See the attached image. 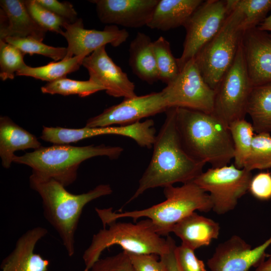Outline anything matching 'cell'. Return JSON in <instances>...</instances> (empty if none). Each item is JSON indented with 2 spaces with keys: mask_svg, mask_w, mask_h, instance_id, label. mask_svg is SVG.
<instances>
[{
  "mask_svg": "<svg viewBox=\"0 0 271 271\" xmlns=\"http://www.w3.org/2000/svg\"><path fill=\"white\" fill-rule=\"evenodd\" d=\"M165 113L166 118L156 136L149 165L137 190L126 204L150 189L192 182L203 172L205 164L192 158L182 144L177 127L176 107L168 108Z\"/></svg>",
  "mask_w": 271,
  "mask_h": 271,
  "instance_id": "1",
  "label": "cell"
},
{
  "mask_svg": "<svg viewBox=\"0 0 271 271\" xmlns=\"http://www.w3.org/2000/svg\"><path fill=\"white\" fill-rule=\"evenodd\" d=\"M176 120L183 147L194 160L215 168L228 165L233 159L228 126L213 113L176 108Z\"/></svg>",
  "mask_w": 271,
  "mask_h": 271,
  "instance_id": "2",
  "label": "cell"
},
{
  "mask_svg": "<svg viewBox=\"0 0 271 271\" xmlns=\"http://www.w3.org/2000/svg\"><path fill=\"white\" fill-rule=\"evenodd\" d=\"M30 187L40 196L45 218L59 234L69 256L75 252V234L84 206L89 202L112 192L109 184H100L80 194L68 192L52 179L32 174Z\"/></svg>",
  "mask_w": 271,
  "mask_h": 271,
  "instance_id": "3",
  "label": "cell"
},
{
  "mask_svg": "<svg viewBox=\"0 0 271 271\" xmlns=\"http://www.w3.org/2000/svg\"><path fill=\"white\" fill-rule=\"evenodd\" d=\"M164 194V201L143 210L117 213L112 211V208L95 209L103 228L120 218H131L136 221L147 217L152 221L158 234L167 236L177 223L196 210L208 212L212 209L209 194L193 181L181 186L165 187Z\"/></svg>",
  "mask_w": 271,
  "mask_h": 271,
  "instance_id": "4",
  "label": "cell"
},
{
  "mask_svg": "<svg viewBox=\"0 0 271 271\" xmlns=\"http://www.w3.org/2000/svg\"><path fill=\"white\" fill-rule=\"evenodd\" d=\"M123 151L121 147L104 144L82 147L54 145L41 147L21 156L15 155L13 162L29 166L32 174L54 179L66 187L76 180L77 170L83 161L97 156L117 159Z\"/></svg>",
  "mask_w": 271,
  "mask_h": 271,
  "instance_id": "5",
  "label": "cell"
},
{
  "mask_svg": "<svg viewBox=\"0 0 271 271\" xmlns=\"http://www.w3.org/2000/svg\"><path fill=\"white\" fill-rule=\"evenodd\" d=\"M108 226V228H103L93 236L90 245L84 251L83 271H90L101 253L113 245H120L128 252L155 254L160 256L169 250L168 236L165 239L158 234L149 219L135 224L114 221Z\"/></svg>",
  "mask_w": 271,
  "mask_h": 271,
  "instance_id": "6",
  "label": "cell"
},
{
  "mask_svg": "<svg viewBox=\"0 0 271 271\" xmlns=\"http://www.w3.org/2000/svg\"><path fill=\"white\" fill-rule=\"evenodd\" d=\"M243 19L233 0V9L221 29L194 58L204 81L214 91L233 63L241 45L244 32Z\"/></svg>",
  "mask_w": 271,
  "mask_h": 271,
  "instance_id": "7",
  "label": "cell"
},
{
  "mask_svg": "<svg viewBox=\"0 0 271 271\" xmlns=\"http://www.w3.org/2000/svg\"><path fill=\"white\" fill-rule=\"evenodd\" d=\"M253 87L241 43L233 63L215 90L212 113L228 126L244 119Z\"/></svg>",
  "mask_w": 271,
  "mask_h": 271,
  "instance_id": "8",
  "label": "cell"
},
{
  "mask_svg": "<svg viewBox=\"0 0 271 271\" xmlns=\"http://www.w3.org/2000/svg\"><path fill=\"white\" fill-rule=\"evenodd\" d=\"M233 9V0L203 1L184 25L186 36L181 56L177 58L180 70L220 31Z\"/></svg>",
  "mask_w": 271,
  "mask_h": 271,
  "instance_id": "9",
  "label": "cell"
},
{
  "mask_svg": "<svg viewBox=\"0 0 271 271\" xmlns=\"http://www.w3.org/2000/svg\"><path fill=\"white\" fill-rule=\"evenodd\" d=\"M252 177L250 171L237 168L232 164L211 167L202 172L193 182L209 193L212 210L223 214L234 209L238 200L248 191Z\"/></svg>",
  "mask_w": 271,
  "mask_h": 271,
  "instance_id": "10",
  "label": "cell"
},
{
  "mask_svg": "<svg viewBox=\"0 0 271 271\" xmlns=\"http://www.w3.org/2000/svg\"><path fill=\"white\" fill-rule=\"evenodd\" d=\"M168 107L184 108L212 113L215 91L203 78L194 58L161 91Z\"/></svg>",
  "mask_w": 271,
  "mask_h": 271,
  "instance_id": "11",
  "label": "cell"
},
{
  "mask_svg": "<svg viewBox=\"0 0 271 271\" xmlns=\"http://www.w3.org/2000/svg\"><path fill=\"white\" fill-rule=\"evenodd\" d=\"M168 109L161 91L125 98L100 114L88 119L85 126L104 127L117 124L128 125L143 118L166 112Z\"/></svg>",
  "mask_w": 271,
  "mask_h": 271,
  "instance_id": "12",
  "label": "cell"
},
{
  "mask_svg": "<svg viewBox=\"0 0 271 271\" xmlns=\"http://www.w3.org/2000/svg\"><path fill=\"white\" fill-rule=\"evenodd\" d=\"M63 28L65 31L61 35L68 43L67 52L64 59L77 56L86 57L108 44L118 47L124 43L129 36L125 29H119L115 25L107 26L103 30L86 29L81 18L73 23H65Z\"/></svg>",
  "mask_w": 271,
  "mask_h": 271,
  "instance_id": "13",
  "label": "cell"
},
{
  "mask_svg": "<svg viewBox=\"0 0 271 271\" xmlns=\"http://www.w3.org/2000/svg\"><path fill=\"white\" fill-rule=\"evenodd\" d=\"M271 237L262 244L251 246L237 235L220 243L207 264L211 271H248L264 259Z\"/></svg>",
  "mask_w": 271,
  "mask_h": 271,
  "instance_id": "14",
  "label": "cell"
},
{
  "mask_svg": "<svg viewBox=\"0 0 271 271\" xmlns=\"http://www.w3.org/2000/svg\"><path fill=\"white\" fill-rule=\"evenodd\" d=\"M82 65L88 72L89 80L103 87L109 95L123 98L137 95L134 83L108 56L105 46L86 57Z\"/></svg>",
  "mask_w": 271,
  "mask_h": 271,
  "instance_id": "15",
  "label": "cell"
},
{
  "mask_svg": "<svg viewBox=\"0 0 271 271\" xmlns=\"http://www.w3.org/2000/svg\"><path fill=\"white\" fill-rule=\"evenodd\" d=\"M97 16L103 24L129 28L147 26L159 0H94Z\"/></svg>",
  "mask_w": 271,
  "mask_h": 271,
  "instance_id": "16",
  "label": "cell"
},
{
  "mask_svg": "<svg viewBox=\"0 0 271 271\" xmlns=\"http://www.w3.org/2000/svg\"><path fill=\"white\" fill-rule=\"evenodd\" d=\"M241 43L253 86L271 82V33L257 27L247 30Z\"/></svg>",
  "mask_w": 271,
  "mask_h": 271,
  "instance_id": "17",
  "label": "cell"
},
{
  "mask_svg": "<svg viewBox=\"0 0 271 271\" xmlns=\"http://www.w3.org/2000/svg\"><path fill=\"white\" fill-rule=\"evenodd\" d=\"M0 6V40L32 38L43 41L47 31L32 18L24 1L1 0Z\"/></svg>",
  "mask_w": 271,
  "mask_h": 271,
  "instance_id": "18",
  "label": "cell"
},
{
  "mask_svg": "<svg viewBox=\"0 0 271 271\" xmlns=\"http://www.w3.org/2000/svg\"><path fill=\"white\" fill-rule=\"evenodd\" d=\"M47 233V229L41 226L25 232L13 250L2 261V271H47L49 261L34 252L37 242Z\"/></svg>",
  "mask_w": 271,
  "mask_h": 271,
  "instance_id": "19",
  "label": "cell"
},
{
  "mask_svg": "<svg viewBox=\"0 0 271 271\" xmlns=\"http://www.w3.org/2000/svg\"><path fill=\"white\" fill-rule=\"evenodd\" d=\"M220 229L218 223L194 212L177 223L172 232L182 240V244L195 250L217 239Z\"/></svg>",
  "mask_w": 271,
  "mask_h": 271,
  "instance_id": "20",
  "label": "cell"
},
{
  "mask_svg": "<svg viewBox=\"0 0 271 271\" xmlns=\"http://www.w3.org/2000/svg\"><path fill=\"white\" fill-rule=\"evenodd\" d=\"M41 144L35 136L14 122L7 116L0 117V157L2 165L9 168L15 153L29 149L37 150Z\"/></svg>",
  "mask_w": 271,
  "mask_h": 271,
  "instance_id": "21",
  "label": "cell"
},
{
  "mask_svg": "<svg viewBox=\"0 0 271 271\" xmlns=\"http://www.w3.org/2000/svg\"><path fill=\"white\" fill-rule=\"evenodd\" d=\"M202 0H159L147 27L167 31L185 23Z\"/></svg>",
  "mask_w": 271,
  "mask_h": 271,
  "instance_id": "22",
  "label": "cell"
},
{
  "mask_svg": "<svg viewBox=\"0 0 271 271\" xmlns=\"http://www.w3.org/2000/svg\"><path fill=\"white\" fill-rule=\"evenodd\" d=\"M153 43L148 35L138 32L129 48V64L132 72L150 84L159 80Z\"/></svg>",
  "mask_w": 271,
  "mask_h": 271,
  "instance_id": "23",
  "label": "cell"
},
{
  "mask_svg": "<svg viewBox=\"0 0 271 271\" xmlns=\"http://www.w3.org/2000/svg\"><path fill=\"white\" fill-rule=\"evenodd\" d=\"M256 133L271 131V82L254 86L247 106Z\"/></svg>",
  "mask_w": 271,
  "mask_h": 271,
  "instance_id": "24",
  "label": "cell"
},
{
  "mask_svg": "<svg viewBox=\"0 0 271 271\" xmlns=\"http://www.w3.org/2000/svg\"><path fill=\"white\" fill-rule=\"evenodd\" d=\"M85 58L83 56H74L36 67L27 65L16 73V76H29L48 82H52L65 78L69 73L78 70Z\"/></svg>",
  "mask_w": 271,
  "mask_h": 271,
  "instance_id": "25",
  "label": "cell"
},
{
  "mask_svg": "<svg viewBox=\"0 0 271 271\" xmlns=\"http://www.w3.org/2000/svg\"><path fill=\"white\" fill-rule=\"evenodd\" d=\"M234 146V165L243 169L250 153L255 134L251 122L244 119L235 120L228 125Z\"/></svg>",
  "mask_w": 271,
  "mask_h": 271,
  "instance_id": "26",
  "label": "cell"
},
{
  "mask_svg": "<svg viewBox=\"0 0 271 271\" xmlns=\"http://www.w3.org/2000/svg\"><path fill=\"white\" fill-rule=\"evenodd\" d=\"M153 46L159 80L168 85L180 72L177 58L173 55L169 42L162 36L153 41Z\"/></svg>",
  "mask_w": 271,
  "mask_h": 271,
  "instance_id": "27",
  "label": "cell"
},
{
  "mask_svg": "<svg viewBox=\"0 0 271 271\" xmlns=\"http://www.w3.org/2000/svg\"><path fill=\"white\" fill-rule=\"evenodd\" d=\"M41 89L43 93L64 96L77 95L81 97L88 96L98 91H105L103 87L89 80L80 81L66 77L47 82Z\"/></svg>",
  "mask_w": 271,
  "mask_h": 271,
  "instance_id": "28",
  "label": "cell"
},
{
  "mask_svg": "<svg viewBox=\"0 0 271 271\" xmlns=\"http://www.w3.org/2000/svg\"><path fill=\"white\" fill-rule=\"evenodd\" d=\"M271 168V136L270 133H255L249 157L244 168L251 172Z\"/></svg>",
  "mask_w": 271,
  "mask_h": 271,
  "instance_id": "29",
  "label": "cell"
},
{
  "mask_svg": "<svg viewBox=\"0 0 271 271\" xmlns=\"http://www.w3.org/2000/svg\"><path fill=\"white\" fill-rule=\"evenodd\" d=\"M4 41L15 46L25 54L41 55L55 61L63 60L67 52V47L49 46L32 38L8 37Z\"/></svg>",
  "mask_w": 271,
  "mask_h": 271,
  "instance_id": "30",
  "label": "cell"
},
{
  "mask_svg": "<svg viewBox=\"0 0 271 271\" xmlns=\"http://www.w3.org/2000/svg\"><path fill=\"white\" fill-rule=\"evenodd\" d=\"M234 4L243 13L244 32L257 27L271 10V0H234Z\"/></svg>",
  "mask_w": 271,
  "mask_h": 271,
  "instance_id": "31",
  "label": "cell"
},
{
  "mask_svg": "<svg viewBox=\"0 0 271 271\" xmlns=\"http://www.w3.org/2000/svg\"><path fill=\"white\" fill-rule=\"evenodd\" d=\"M25 54L15 46L0 40V78L3 81L14 79L16 73L27 65Z\"/></svg>",
  "mask_w": 271,
  "mask_h": 271,
  "instance_id": "32",
  "label": "cell"
},
{
  "mask_svg": "<svg viewBox=\"0 0 271 271\" xmlns=\"http://www.w3.org/2000/svg\"><path fill=\"white\" fill-rule=\"evenodd\" d=\"M24 2L32 18L46 31L61 35L63 31L61 27H63L65 23H69L41 5L36 0H27Z\"/></svg>",
  "mask_w": 271,
  "mask_h": 271,
  "instance_id": "33",
  "label": "cell"
},
{
  "mask_svg": "<svg viewBox=\"0 0 271 271\" xmlns=\"http://www.w3.org/2000/svg\"><path fill=\"white\" fill-rule=\"evenodd\" d=\"M90 271H134L127 252L123 251L112 256L99 258Z\"/></svg>",
  "mask_w": 271,
  "mask_h": 271,
  "instance_id": "34",
  "label": "cell"
},
{
  "mask_svg": "<svg viewBox=\"0 0 271 271\" xmlns=\"http://www.w3.org/2000/svg\"><path fill=\"white\" fill-rule=\"evenodd\" d=\"M194 251L182 243L176 246L174 254L180 271H207L203 261L197 257Z\"/></svg>",
  "mask_w": 271,
  "mask_h": 271,
  "instance_id": "35",
  "label": "cell"
},
{
  "mask_svg": "<svg viewBox=\"0 0 271 271\" xmlns=\"http://www.w3.org/2000/svg\"><path fill=\"white\" fill-rule=\"evenodd\" d=\"M248 191L255 198L261 201L271 199V173L261 172L252 176Z\"/></svg>",
  "mask_w": 271,
  "mask_h": 271,
  "instance_id": "36",
  "label": "cell"
},
{
  "mask_svg": "<svg viewBox=\"0 0 271 271\" xmlns=\"http://www.w3.org/2000/svg\"><path fill=\"white\" fill-rule=\"evenodd\" d=\"M126 252L134 271H167L165 263L162 259H158V255Z\"/></svg>",
  "mask_w": 271,
  "mask_h": 271,
  "instance_id": "37",
  "label": "cell"
},
{
  "mask_svg": "<svg viewBox=\"0 0 271 271\" xmlns=\"http://www.w3.org/2000/svg\"><path fill=\"white\" fill-rule=\"evenodd\" d=\"M42 6L58 16L73 23L77 20V13L73 6L68 2H60L56 0H36Z\"/></svg>",
  "mask_w": 271,
  "mask_h": 271,
  "instance_id": "38",
  "label": "cell"
},
{
  "mask_svg": "<svg viewBox=\"0 0 271 271\" xmlns=\"http://www.w3.org/2000/svg\"><path fill=\"white\" fill-rule=\"evenodd\" d=\"M170 242L169 251L160 256L165 264L167 271H180L177 265L174 254V249L176 246L175 240L169 235L168 236Z\"/></svg>",
  "mask_w": 271,
  "mask_h": 271,
  "instance_id": "39",
  "label": "cell"
},
{
  "mask_svg": "<svg viewBox=\"0 0 271 271\" xmlns=\"http://www.w3.org/2000/svg\"><path fill=\"white\" fill-rule=\"evenodd\" d=\"M255 271H271V256L261 261L256 266Z\"/></svg>",
  "mask_w": 271,
  "mask_h": 271,
  "instance_id": "40",
  "label": "cell"
},
{
  "mask_svg": "<svg viewBox=\"0 0 271 271\" xmlns=\"http://www.w3.org/2000/svg\"><path fill=\"white\" fill-rule=\"evenodd\" d=\"M257 27L261 30L271 31V15L266 17Z\"/></svg>",
  "mask_w": 271,
  "mask_h": 271,
  "instance_id": "41",
  "label": "cell"
}]
</instances>
